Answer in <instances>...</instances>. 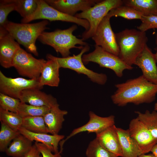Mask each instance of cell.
Instances as JSON below:
<instances>
[{
    "mask_svg": "<svg viewBox=\"0 0 157 157\" xmlns=\"http://www.w3.org/2000/svg\"><path fill=\"white\" fill-rule=\"evenodd\" d=\"M115 87L117 90L111 99L113 104L119 106L129 103H150L155 100L157 94V85L149 82L142 75L117 84Z\"/></svg>",
    "mask_w": 157,
    "mask_h": 157,
    "instance_id": "6da1fadb",
    "label": "cell"
},
{
    "mask_svg": "<svg viewBox=\"0 0 157 157\" xmlns=\"http://www.w3.org/2000/svg\"><path fill=\"white\" fill-rule=\"evenodd\" d=\"M115 36L119 50L118 56L127 65L132 66L147 45L148 39L145 32L126 28L116 33Z\"/></svg>",
    "mask_w": 157,
    "mask_h": 157,
    "instance_id": "7a4b0ae2",
    "label": "cell"
},
{
    "mask_svg": "<svg viewBox=\"0 0 157 157\" xmlns=\"http://www.w3.org/2000/svg\"><path fill=\"white\" fill-rule=\"evenodd\" d=\"M48 24L46 20L32 24L18 23L8 21L3 27L19 44L38 56L36 41L41 33L48 28Z\"/></svg>",
    "mask_w": 157,
    "mask_h": 157,
    "instance_id": "3957f363",
    "label": "cell"
},
{
    "mask_svg": "<svg viewBox=\"0 0 157 157\" xmlns=\"http://www.w3.org/2000/svg\"><path fill=\"white\" fill-rule=\"evenodd\" d=\"M77 28V26L74 25L65 29H58L50 32L44 31L38 39L43 44L52 47L63 57H66L69 56L71 49H82L83 47L82 46H76V45L85 46L87 44L82 39L78 38L73 35V32Z\"/></svg>",
    "mask_w": 157,
    "mask_h": 157,
    "instance_id": "277c9868",
    "label": "cell"
},
{
    "mask_svg": "<svg viewBox=\"0 0 157 157\" xmlns=\"http://www.w3.org/2000/svg\"><path fill=\"white\" fill-rule=\"evenodd\" d=\"M123 4L121 0H101L88 9L76 14L75 17L86 20L90 24L89 30L82 35L83 40L93 36L101 22L111 9Z\"/></svg>",
    "mask_w": 157,
    "mask_h": 157,
    "instance_id": "5b68a950",
    "label": "cell"
},
{
    "mask_svg": "<svg viewBox=\"0 0 157 157\" xmlns=\"http://www.w3.org/2000/svg\"><path fill=\"white\" fill-rule=\"evenodd\" d=\"M38 7L35 12L21 20L22 23H28L32 21L43 19L50 21H61L75 23L81 26L87 31L89 24L86 20L79 19L61 12L48 4L44 0H37Z\"/></svg>",
    "mask_w": 157,
    "mask_h": 157,
    "instance_id": "8992f818",
    "label": "cell"
},
{
    "mask_svg": "<svg viewBox=\"0 0 157 157\" xmlns=\"http://www.w3.org/2000/svg\"><path fill=\"white\" fill-rule=\"evenodd\" d=\"M82 60L85 65L90 62H93L97 63L100 67L111 69L119 77L123 76L125 70H130L133 68L132 66L127 65L118 56L105 51L101 47L96 45L93 51L83 55Z\"/></svg>",
    "mask_w": 157,
    "mask_h": 157,
    "instance_id": "52a82bcc",
    "label": "cell"
},
{
    "mask_svg": "<svg viewBox=\"0 0 157 157\" xmlns=\"http://www.w3.org/2000/svg\"><path fill=\"white\" fill-rule=\"evenodd\" d=\"M89 46L87 44L77 55L66 57H58L50 54L51 56L58 63L60 68L72 70L78 74L86 75L92 82L101 85H104L107 80V75L103 73H98L87 68L84 65L82 57L83 54L89 51Z\"/></svg>",
    "mask_w": 157,
    "mask_h": 157,
    "instance_id": "ba28073f",
    "label": "cell"
},
{
    "mask_svg": "<svg viewBox=\"0 0 157 157\" xmlns=\"http://www.w3.org/2000/svg\"><path fill=\"white\" fill-rule=\"evenodd\" d=\"M46 61L44 59L35 58L20 47L14 58L13 67L19 75L30 79H38Z\"/></svg>",
    "mask_w": 157,
    "mask_h": 157,
    "instance_id": "9c48e42d",
    "label": "cell"
},
{
    "mask_svg": "<svg viewBox=\"0 0 157 157\" xmlns=\"http://www.w3.org/2000/svg\"><path fill=\"white\" fill-rule=\"evenodd\" d=\"M110 18L107 15L104 17L92 38L95 43L96 45L99 46L105 51L118 56L119 48L115 34L111 26Z\"/></svg>",
    "mask_w": 157,
    "mask_h": 157,
    "instance_id": "30bf717a",
    "label": "cell"
},
{
    "mask_svg": "<svg viewBox=\"0 0 157 157\" xmlns=\"http://www.w3.org/2000/svg\"><path fill=\"white\" fill-rule=\"evenodd\" d=\"M38 79H26L22 77L12 78L5 75L0 71V92L19 99L22 91L28 88H42Z\"/></svg>",
    "mask_w": 157,
    "mask_h": 157,
    "instance_id": "8fae6325",
    "label": "cell"
},
{
    "mask_svg": "<svg viewBox=\"0 0 157 157\" xmlns=\"http://www.w3.org/2000/svg\"><path fill=\"white\" fill-rule=\"evenodd\" d=\"M89 115V119L87 123L74 129L66 138L60 142L59 151L61 153L62 152L63 145L65 142L77 134L85 131H87L88 133H95L97 134L115 125V117L113 115L105 117H101L97 115L93 112L90 111Z\"/></svg>",
    "mask_w": 157,
    "mask_h": 157,
    "instance_id": "7c38bea8",
    "label": "cell"
},
{
    "mask_svg": "<svg viewBox=\"0 0 157 157\" xmlns=\"http://www.w3.org/2000/svg\"><path fill=\"white\" fill-rule=\"evenodd\" d=\"M131 137L138 145L142 154L151 151L157 143V139L154 138L144 124L137 118L132 119L129 125Z\"/></svg>",
    "mask_w": 157,
    "mask_h": 157,
    "instance_id": "4fadbf2b",
    "label": "cell"
},
{
    "mask_svg": "<svg viewBox=\"0 0 157 157\" xmlns=\"http://www.w3.org/2000/svg\"><path fill=\"white\" fill-rule=\"evenodd\" d=\"M154 54L146 45L136 58L134 65L141 69L143 77L147 81L157 85V67Z\"/></svg>",
    "mask_w": 157,
    "mask_h": 157,
    "instance_id": "5bb4252c",
    "label": "cell"
},
{
    "mask_svg": "<svg viewBox=\"0 0 157 157\" xmlns=\"http://www.w3.org/2000/svg\"><path fill=\"white\" fill-rule=\"evenodd\" d=\"M52 7L68 15L74 16L78 11H84L101 0H45Z\"/></svg>",
    "mask_w": 157,
    "mask_h": 157,
    "instance_id": "9a60e30c",
    "label": "cell"
},
{
    "mask_svg": "<svg viewBox=\"0 0 157 157\" xmlns=\"http://www.w3.org/2000/svg\"><path fill=\"white\" fill-rule=\"evenodd\" d=\"M37 88L25 89L22 91L19 98L21 102L38 106H45L51 108L58 105L56 99Z\"/></svg>",
    "mask_w": 157,
    "mask_h": 157,
    "instance_id": "2e32d148",
    "label": "cell"
},
{
    "mask_svg": "<svg viewBox=\"0 0 157 157\" xmlns=\"http://www.w3.org/2000/svg\"><path fill=\"white\" fill-rule=\"evenodd\" d=\"M20 47L19 44L7 31L0 35V63L6 68L13 67L15 56Z\"/></svg>",
    "mask_w": 157,
    "mask_h": 157,
    "instance_id": "e0dca14e",
    "label": "cell"
},
{
    "mask_svg": "<svg viewBox=\"0 0 157 157\" xmlns=\"http://www.w3.org/2000/svg\"><path fill=\"white\" fill-rule=\"evenodd\" d=\"M47 60L44 64L39 78L40 85L58 87L60 83L59 69L57 62L50 56L47 55Z\"/></svg>",
    "mask_w": 157,
    "mask_h": 157,
    "instance_id": "ac0fdd59",
    "label": "cell"
},
{
    "mask_svg": "<svg viewBox=\"0 0 157 157\" xmlns=\"http://www.w3.org/2000/svg\"><path fill=\"white\" fill-rule=\"evenodd\" d=\"M116 127L114 125L96 134V138L106 149L114 154L117 157H122L119 141L115 129Z\"/></svg>",
    "mask_w": 157,
    "mask_h": 157,
    "instance_id": "d6986e66",
    "label": "cell"
},
{
    "mask_svg": "<svg viewBox=\"0 0 157 157\" xmlns=\"http://www.w3.org/2000/svg\"><path fill=\"white\" fill-rule=\"evenodd\" d=\"M20 133L32 141L42 143L46 146L54 154L58 153V145L65 137L63 135H49L47 133H35L29 131L21 127L18 129Z\"/></svg>",
    "mask_w": 157,
    "mask_h": 157,
    "instance_id": "ffe728a7",
    "label": "cell"
},
{
    "mask_svg": "<svg viewBox=\"0 0 157 157\" xmlns=\"http://www.w3.org/2000/svg\"><path fill=\"white\" fill-rule=\"evenodd\" d=\"M122 157H138L142 154L136 142L131 137L129 129L125 130L116 127Z\"/></svg>",
    "mask_w": 157,
    "mask_h": 157,
    "instance_id": "44dd1931",
    "label": "cell"
},
{
    "mask_svg": "<svg viewBox=\"0 0 157 157\" xmlns=\"http://www.w3.org/2000/svg\"><path fill=\"white\" fill-rule=\"evenodd\" d=\"M58 104L51 108L49 112L43 116L49 133L51 135L58 134L65 120L64 116L68 113L66 110H61Z\"/></svg>",
    "mask_w": 157,
    "mask_h": 157,
    "instance_id": "7402d4cb",
    "label": "cell"
},
{
    "mask_svg": "<svg viewBox=\"0 0 157 157\" xmlns=\"http://www.w3.org/2000/svg\"><path fill=\"white\" fill-rule=\"evenodd\" d=\"M13 140L5 151L13 157H24L33 145V141L20 133Z\"/></svg>",
    "mask_w": 157,
    "mask_h": 157,
    "instance_id": "603a6c76",
    "label": "cell"
},
{
    "mask_svg": "<svg viewBox=\"0 0 157 157\" xmlns=\"http://www.w3.org/2000/svg\"><path fill=\"white\" fill-rule=\"evenodd\" d=\"M123 4L130 6L142 15H157V0H123Z\"/></svg>",
    "mask_w": 157,
    "mask_h": 157,
    "instance_id": "cb8c5ba5",
    "label": "cell"
},
{
    "mask_svg": "<svg viewBox=\"0 0 157 157\" xmlns=\"http://www.w3.org/2000/svg\"><path fill=\"white\" fill-rule=\"evenodd\" d=\"M22 118L21 127L27 130L35 133H49L43 116H28Z\"/></svg>",
    "mask_w": 157,
    "mask_h": 157,
    "instance_id": "d4e9b609",
    "label": "cell"
},
{
    "mask_svg": "<svg viewBox=\"0 0 157 157\" xmlns=\"http://www.w3.org/2000/svg\"><path fill=\"white\" fill-rule=\"evenodd\" d=\"M137 114V118L144 124L152 136L157 139V112L154 110L151 112L148 110L144 113L139 111L135 112Z\"/></svg>",
    "mask_w": 157,
    "mask_h": 157,
    "instance_id": "484cf974",
    "label": "cell"
},
{
    "mask_svg": "<svg viewBox=\"0 0 157 157\" xmlns=\"http://www.w3.org/2000/svg\"><path fill=\"white\" fill-rule=\"evenodd\" d=\"M51 108L45 106H38L20 102L17 113L22 118L28 116H44Z\"/></svg>",
    "mask_w": 157,
    "mask_h": 157,
    "instance_id": "4316f807",
    "label": "cell"
},
{
    "mask_svg": "<svg viewBox=\"0 0 157 157\" xmlns=\"http://www.w3.org/2000/svg\"><path fill=\"white\" fill-rule=\"evenodd\" d=\"M107 15L110 18L120 17L128 19H140L142 15L133 8L123 4L111 9Z\"/></svg>",
    "mask_w": 157,
    "mask_h": 157,
    "instance_id": "83f0119b",
    "label": "cell"
},
{
    "mask_svg": "<svg viewBox=\"0 0 157 157\" xmlns=\"http://www.w3.org/2000/svg\"><path fill=\"white\" fill-rule=\"evenodd\" d=\"M23 118L17 113L0 108V121L13 130L18 131L22 126Z\"/></svg>",
    "mask_w": 157,
    "mask_h": 157,
    "instance_id": "f1b7e54d",
    "label": "cell"
},
{
    "mask_svg": "<svg viewBox=\"0 0 157 157\" xmlns=\"http://www.w3.org/2000/svg\"><path fill=\"white\" fill-rule=\"evenodd\" d=\"M15 5V11L23 18L33 13L38 7L37 0H12Z\"/></svg>",
    "mask_w": 157,
    "mask_h": 157,
    "instance_id": "f546056e",
    "label": "cell"
},
{
    "mask_svg": "<svg viewBox=\"0 0 157 157\" xmlns=\"http://www.w3.org/2000/svg\"><path fill=\"white\" fill-rule=\"evenodd\" d=\"M1 122L0 151L5 152L10 142L20 133L19 131L12 129L4 122Z\"/></svg>",
    "mask_w": 157,
    "mask_h": 157,
    "instance_id": "4dcf8cb0",
    "label": "cell"
},
{
    "mask_svg": "<svg viewBox=\"0 0 157 157\" xmlns=\"http://www.w3.org/2000/svg\"><path fill=\"white\" fill-rule=\"evenodd\" d=\"M86 155L87 157H117L102 147L96 138L89 144Z\"/></svg>",
    "mask_w": 157,
    "mask_h": 157,
    "instance_id": "1f68e13d",
    "label": "cell"
},
{
    "mask_svg": "<svg viewBox=\"0 0 157 157\" xmlns=\"http://www.w3.org/2000/svg\"><path fill=\"white\" fill-rule=\"evenodd\" d=\"M20 102L19 99L0 92V108L3 109L17 113Z\"/></svg>",
    "mask_w": 157,
    "mask_h": 157,
    "instance_id": "d6a6232c",
    "label": "cell"
},
{
    "mask_svg": "<svg viewBox=\"0 0 157 157\" xmlns=\"http://www.w3.org/2000/svg\"><path fill=\"white\" fill-rule=\"evenodd\" d=\"M0 2V27H3L8 21V15L12 11H15V7L12 0H1Z\"/></svg>",
    "mask_w": 157,
    "mask_h": 157,
    "instance_id": "836d02e7",
    "label": "cell"
},
{
    "mask_svg": "<svg viewBox=\"0 0 157 157\" xmlns=\"http://www.w3.org/2000/svg\"><path fill=\"white\" fill-rule=\"evenodd\" d=\"M140 24L137 27L139 30L143 32L151 29H157V15H142L140 19Z\"/></svg>",
    "mask_w": 157,
    "mask_h": 157,
    "instance_id": "e575fe53",
    "label": "cell"
},
{
    "mask_svg": "<svg viewBox=\"0 0 157 157\" xmlns=\"http://www.w3.org/2000/svg\"><path fill=\"white\" fill-rule=\"evenodd\" d=\"M42 157H61V154H52V151L44 144L37 142H35Z\"/></svg>",
    "mask_w": 157,
    "mask_h": 157,
    "instance_id": "d590c367",
    "label": "cell"
},
{
    "mask_svg": "<svg viewBox=\"0 0 157 157\" xmlns=\"http://www.w3.org/2000/svg\"><path fill=\"white\" fill-rule=\"evenodd\" d=\"M37 147L34 144H33L30 150L25 155L24 157H42Z\"/></svg>",
    "mask_w": 157,
    "mask_h": 157,
    "instance_id": "8d00e7d4",
    "label": "cell"
},
{
    "mask_svg": "<svg viewBox=\"0 0 157 157\" xmlns=\"http://www.w3.org/2000/svg\"><path fill=\"white\" fill-rule=\"evenodd\" d=\"M151 152L155 157H157V144L153 147Z\"/></svg>",
    "mask_w": 157,
    "mask_h": 157,
    "instance_id": "74e56055",
    "label": "cell"
},
{
    "mask_svg": "<svg viewBox=\"0 0 157 157\" xmlns=\"http://www.w3.org/2000/svg\"><path fill=\"white\" fill-rule=\"evenodd\" d=\"M138 157H155L152 154L146 155L145 154H142Z\"/></svg>",
    "mask_w": 157,
    "mask_h": 157,
    "instance_id": "f35d334b",
    "label": "cell"
},
{
    "mask_svg": "<svg viewBox=\"0 0 157 157\" xmlns=\"http://www.w3.org/2000/svg\"><path fill=\"white\" fill-rule=\"evenodd\" d=\"M155 44H156V47L154 48V50L157 52V34H156V35Z\"/></svg>",
    "mask_w": 157,
    "mask_h": 157,
    "instance_id": "ab89813d",
    "label": "cell"
},
{
    "mask_svg": "<svg viewBox=\"0 0 157 157\" xmlns=\"http://www.w3.org/2000/svg\"><path fill=\"white\" fill-rule=\"evenodd\" d=\"M154 110L157 112V102L155 104L154 106Z\"/></svg>",
    "mask_w": 157,
    "mask_h": 157,
    "instance_id": "60d3db41",
    "label": "cell"
},
{
    "mask_svg": "<svg viewBox=\"0 0 157 157\" xmlns=\"http://www.w3.org/2000/svg\"><path fill=\"white\" fill-rule=\"evenodd\" d=\"M154 55L156 63H157V52H156V53L154 54Z\"/></svg>",
    "mask_w": 157,
    "mask_h": 157,
    "instance_id": "b9f144b4",
    "label": "cell"
},
{
    "mask_svg": "<svg viewBox=\"0 0 157 157\" xmlns=\"http://www.w3.org/2000/svg\"><path fill=\"white\" fill-rule=\"evenodd\" d=\"M0 157H1V156H0Z\"/></svg>",
    "mask_w": 157,
    "mask_h": 157,
    "instance_id": "7bdbcfd3",
    "label": "cell"
},
{
    "mask_svg": "<svg viewBox=\"0 0 157 157\" xmlns=\"http://www.w3.org/2000/svg\"></svg>",
    "mask_w": 157,
    "mask_h": 157,
    "instance_id": "ee69618b",
    "label": "cell"
}]
</instances>
